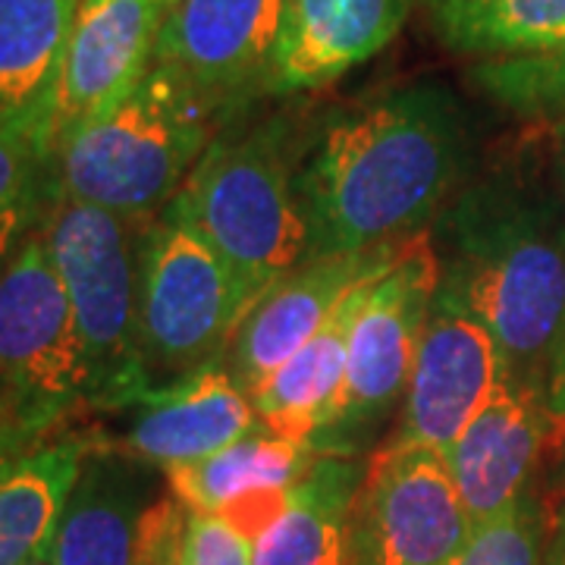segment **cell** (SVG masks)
Masks as SVG:
<instances>
[{
	"mask_svg": "<svg viewBox=\"0 0 565 565\" xmlns=\"http://www.w3.org/2000/svg\"><path fill=\"white\" fill-rule=\"evenodd\" d=\"M468 129L440 82H418L333 114L299 170L308 258L399 245L462 192Z\"/></svg>",
	"mask_w": 565,
	"mask_h": 565,
	"instance_id": "obj_1",
	"label": "cell"
},
{
	"mask_svg": "<svg viewBox=\"0 0 565 565\" xmlns=\"http://www.w3.org/2000/svg\"><path fill=\"white\" fill-rule=\"evenodd\" d=\"M434 252L440 292L493 333L512 374L550 359L565 327V248L525 199L500 180L468 185L437 217Z\"/></svg>",
	"mask_w": 565,
	"mask_h": 565,
	"instance_id": "obj_2",
	"label": "cell"
},
{
	"mask_svg": "<svg viewBox=\"0 0 565 565\" xmlns=\"http://www.w3.org/2000/svg\"><path fill=\"white\" fill-rule=\"evenodd\" d=\"M233 120L211 139L163 211L202 233L255 305L282 274L308 262L299 192L308 148L282 114L262 122Z\"/></svg>",
	"mask_w": 565,
	"mask_h": 565,
	"instance_id": "obj_3",
	"label": "cell"
},
{
	"mask_svg": "<svg viewBox=\"0 0 565 565\" xmlns=\"http://www.w3.org/2000/svg\"><path fill=\"white\" fill-rule=\"evenodd\" d=\"M230 117L163 63L107 117L85 122L47 161L51 192L122 221L151 223L177 199L204 148Z\"/></svg>",
	"mask_w": 565,
	"mask_h": 565,
	"instance_id": "obj_4",
	"label": "cell"
},
{
	"mask_svg": "<svg viewBox=\"0 0 565 565\" xmlns=\"http://www.w3.org/2000/svg\"><path fill=\"white\" fill-rule=\"evenodd\" d=\"M95 408L92 367L41 226L0 267V422L17 452Z\"/></svg>",
	"mask_w": 565,
	"mask_h": 565,
	"instance_id": "obj_5",
	"label": "cell"
},
{
	"mask_svg": "<svg viewBox=\"0 0 565 565\" xmlns=\"http://www.w3.org/2000/svg\"><path fill=\"white\" fill-rule=\"evenodd\" d=\"M248 308L236 274L173 211L141 230L136 352L148 393L226 364Z\"/></svg>",
	"mask_w": 565,
	"mask_h": 565,
	"instance_id": "obj_6",
	"label": "cell"
},
{
	"mask_svg": "<svg viewBox=\"0 0 565 565\" xmlns=\"http://www.w3.org/2000/svg\"><path fill=\"white\" fill-rule=\"evenodd\" d=\"M145 226L57 192L41 217V239L70 296L92 367L95 408H136L148 396L136 352Z\"/></svg>",
	"mask_w": 565,
	"mask_h": 565,
	"instance_id": "obj_7",
	"label": "cell"
},
{
	"mask_svg": "<svg viewBox=\"0 0 565 565\" xmlns=\"http://www.w3.org/2000/svg\"><path fill=\"white\" fill-rule=\"evenodd\" d=\"M440 286V262L430 233L399 245L396 258L367 286L349 333V364L340 403L315 440V456L355 459L408 390L424 323Z\"/></svg>",
	"mask_w": 565,
	"mask_h": 565,
	"instance_id": "obj_8",
	"label": "cell"
},
{
	"mask_svg": "<svg viewBox=\"0 0 565 565\" xmlns=\"http://www.w3.org/2000/svg\"><path fill=\"white\" fill-rule=\"evenodd\" d=\"M468 531L444 456L384 446L349 509L343 565H449Z\"/></svg>",
	"mask_w": 565,
	"mask_h": 565,
	"instance_id": "obj_9",
	"label": "cell"
},
{
	"mask_svg": "<svg viewBox=\"0 0 565 565\" xmlns=\"http://www.w3.org/2000/svg\"><path fill=\"white\" fill-rule=\"evenodd\" d=\"M509 374V362L493 333L437 286L405 390L403 418L386 446L430 449L446 459Z\"/></svg>",
	"mask_w": 565,
	"mask_h": 565,
	"instance_id": "obj_10",
	"label": "cell"
},
{
	"mask_svg": "<svg viewBox=\"0 0 565 565\" xmlns=\"http://www.w3.org/2000/svg\"><path fill=\"white\" fill-rule=\"evenodd\" d=\"M286 0H177L163 10L154 63L192 82L233 120L267 92Z\"/></svg>",
	"mask_w": 565,
	"mask_h": 565,
	"instance_id": "obj_11",
	"label": "cell"
},
{
	"mask_svg": "<svg viewBox=\"0 0 565 565\" xmlns=\"http://www.w3.org/2000/svg\"><path fill=\"white\" fill-rule=\"evenodd\" d=\"M399 245L359 255L308 258L296 270L282 274L248 308L226 355V371L245 396L255 399V393L330 321L345 296L393 262Z\"/></svg>",
	"mask_w": 565,
	"mask_h": 565,
	"instance_id": "obj_12",
	"label": "cell"
},
{
	"mask_svg": "<svg viewBox=\"0 0 565 565\" xmlns=\"http://www.w3.org/2000/svg\"><path fill=\"white\" fill-rule=\"evenodd\" d=\"M158 0H79L51 122V154L70 132L107 117L154 63Z\"/></svg>",
	"mask_w": 565,
	"mask_h": 565,
	"instance_id": "obj_13",
	"label": "cell"
},
{
	"mask_svg": "<svg viewBox=\"0 0 565 565\" xmlns=\"http://www.w3.org/2000/svg\"><path fill=\"white\" fill-rule=\"evenodd\" d=\"M550 422L556 418L546 403L519 374H509L493 390L446 456L468 527L484 525L525 497Z\"/></svg>",
	"mask_w": 565,
	"mask_h": 565,
	"instance_id": "obj_14",
	"label": "cell"
},
{
	"mask_svg": "<svg viewBox=\"0 0 565 565\" xmlns=\"http://www.w3.org/2000/svg\"><path fill=\"white\" fill-rule=\"evenodd\" d=\"M408 0H286L267 92H311L381 54L399 35Z\"/></svg>",
	"mask_w": 565,
	"mask_h": 565,
	"instance_id": "obj_15",
	"label": "cell"
},
{
	"mask_svg": "<svg viewBox=\"0 0 565 565\" xmlns=\"http://www.w3.org/2000/svg\"><path fill=\"white\" fill-rule=\"evenodd\" d=\"M154 500L148 462L92 440L51 541L57 565H136Z\"/></svg>",
	"mask_w": 565,
	"mask_h": 565,
	"instance_id": "obj_16",
	"label": "cell"
},
{
	"mask_svg": "<svg viewBox=\"0 0 565 565\" xmlns=\"http://www.w3.org/2000/svg\"><path fill=\"white\" fill-rule=\"evenodd\" d=\"M258 427L255 405L230 377L226 364H211L180 384L148 393L129 424L122 452L141 462H199L223 446L236 444Z\"/></svg>",
	"mask_w": 565,
	"mask_h": 565,
	"instance_id": "obj_17",
	"label": "cell"
},
{
	"mask_svg": "<svg viewBox=\"0 0 565 565\" xmlns=\"http://www.w3.org/2000/svg\"><path fill=\"white\" fill-rule=\"evenodd\" d=\"M79 0H0V129L51 161V122Z\"/></svg>",
	"mask_w": 565,
	"mask_h": 565,
	"instance_id": "obj_18",
	"label": "cell"
},
{
	"mask_svg": "<svg viewBox=\"0 0 565 565\" xmlns=\"http://www.w3.org/2000/svg\"><path fill=\"white\" fill-rule=\"evenodd\" d=\"M384 270H377L367 280L359 282L340 302V308L330 315V321L323 323L321 330L255 393L252 405H255V415L264 427H270L274 434H280L286 440L305 446V449L315 446L323 427L333 418L340 393H343L352 323L362 311L367 286Z\"/></svg>",
	"mask_w": 565,
	"mask_h": 565,
	"instance_id": "obj_19",
	"label": "cell"
},
{
	"mask_svg": "<svg viewBox=\"0 0 565 565\" xmlns=\"http://www.w3.org/2000/svg\"><path fill=\"white\" fill-rule=\"evenodd\" d=\"M362 478L355 459H315L289 487L280 515L258 534L252 565H343L345 522Z\"/></svg>",
	"mask_w": 565,
	"mask_h": 565,
	"instance_id": "obj_20",
	"label": "cell"
},
{
	"mask_svg": "<svg viewBox=\"0 0 565 565\" xmlns=\"http://www.w3.org/2000/svg\"><path fill=\"white\" fill-rule=\"evenodd\" d=\"M92 437H54L0 462V565H25L54 541Z\"/></svg>",
	"mask_w": 565,
	"mask_h": 565,
	"instance_id": "obj_21",
	"label": "cell"
},
{
	"mask_svg": "<svg viewBox=\"0 0 565 565\" xmlns=\"http://www.w3.org/2000/svg\"><path fill=\"white\" fill-rule=\"evenodd\" d=\"M318 456L305 446L274 434L270 427H252L236 444L223 446L199 462L163 468L170 493L189 512H223L248 497L289 490L311 468Z\"/></svg>",
	"mask_w": 565,
	"mask_h": 565,
	"instance_id": "obj_22",
	"label": "cell"
},
{
	"mask_svg": "<svg viewBox=\"0 0 565 565\" xmlns=\"http://www.w3.org/2000/svg\"><path fill=\"white\" fill-rule=\"evenodd\" d=\"M449 44L475 54H531L565 47V0H490Z\"/></svg>",
	"mask_w": 565,
	"mask_h": 565,
	"instance_id": "obj_23",
	"label": "cell"
},
{
	"mask_svg": "<svg viewBox=\"0 0 565 565\" xmlns=\"http://www.w3.org/2000/svg\"><path fill=\"white\" fill-rule=\"evenodd\" d=\"M47 202V158L29 136L0 129V267L39 230Z\"/></svg>",
	"mask_w": 565,
	"mask_h": 565,
	"instance_id": "obj_24",
	"label": "cell"
},
{
	"mask_svg": "<svg viewBox=\"0 0 565 565\" xmlns=\"http://www.w3.org/2000/svg\"><path fill=\"white\" fill-rule=\"evenodd\" d=\"M541 544L544 512L541 503L525 493L497 519L471 527L449 565H541Z\"/></svg>",
	"mask_w": 565,
	"mask_h": 565,
	"instance_id": "obj_25",
	"label": "cell"
},
{
	"mask_svg": "<svg viewBox=\"0 0 565 565\" xmlns=\"http://www.w3.org/2000/svg\"><path fill=\"white\" fill-rule=\"evenodd\" d=\"M478 82L497 102L515 110L565 107V47L487 63L478 70Z\"/></svg>",
	"mask_w": 565,
	"mask_h": 565,
	"instance_id": "obj_26",
	"label": "cell"
},
{
	"mask_svg": "<svg viewBox=\"0 0 565 565\" xmlns=\"http://www.w3.org/2000/svg\"><path fill=\"white\" fill-rule=\"evenodd\" d=\"M255 541L214 512H189L182 565H252Z\"/></svg>",
	"mask_w": 565,
	"mask_h": 565,
	"instance_id": "obj_27",
	"label": "cell"
},
{
	"mask_svg": "<svg viewBox=\"0 0 565 565\" xmlns=\"http://www.w3.org/2000/svg\"><path fill=\"white\" fill-rule=\"evenodd\" d=\"M424 10L430 13L434 25L440 29V35L449 39L462 22H468L481 7H487L490 0H422Z\"/></svg>",
	"mask_w": 565,
	"mask_h": 565,
	"instance_id": "obj_28",
	"label": "cell"
},
{
	"mask_svg": "<svg viewBox=\"0 0 565 565\" xmlns=\"http://www.w3.org/2000/svg\"><path fill=\"white\" fill-rule=\"evenodd\" d=\"M544 403L550 408V415L565 424V327L563 333H559V340H556V345H553V352H550Z\"/></svg>",
	"mask_w": 565,
	"mask_h": 565,
	"instance_id": "obj_29",
	"label": "cell"
},
{
	"mask_svg": "<svg viewBox=\"0 0 565 565\" xmlns=\"http://www.w3.org/2000/svg\"><path fill=\"white\" fill-rule=\"evenodd\" d=\"M13 456H22V452H17V449L10 446L7 430H3V422H0V462H7V459H13Z\"/></svg>",
	"mask_w": 565,
	"mask_h": 565,
	"instance_id": "obj_30",
	"label": "cell"
},
{
	"mask_svg": "<svg viewBox=\"0 0 565 565\" xmlns=\"http://www.w3.org/2000/svg\"><path fill=\"white\" fill-rule=\"evenodd\" d=\"M25 565H57V563H54V556H51V546H47V550H41L39 556H32V559H29Z\"/></svg>",
	"mask_w": 565,
	"mask_h": 565,
	"instance_id": "obj_31",
	"label": "cell"
},
{
	"mask_svg": "<svg viewBox=\"0 0 565 565\" xmlns=\"http://www.w3.org/2000/svg\"><path fill=\"white\" fill-rule=\"evenodd\" d=\"M550 565H565V546H553V559Z\"/></svg>",
	"mask_w": 565,
	"mask_h": 565,
	"instance_id": "obj_32",
	"label": "cell"
},
{
	"mask_svg": "<svg viewBox=\"0 0 565 565\" xmlns=\"http://www.w3.org/2000/svg\"><path fill=\"white\" fill-rule=\"evenodd\" d=\"M556 546H565V505H563V522H559V541Z\"/></svg>",
	"mask_w": 565,
	"mask_h": 565,
	"instance_id": "obj_33",
	"label": "cell"
},
{
	"mask_svg": "<svg viewBox=\"0 0 565 565\" xmlns=\"http://www.w3.org/2000/svg\"><path fill=\"white\" fill-rule=\"evenodd\" d=\"M158 3H161L163 10H167V7H170V3H177V0H158Z\"/></svg>",
	"mask_w": 565,
	"mask_h": 565,
	"instance_id": "obj_34",
	"label": "cell"
},
{
	"mask_svg": "<svg viewBox=\"0 0 565 565\" xmlns=\"http://www.w3.org/2000/svg\"><path fill=\"white\" fill-rule=\"evenodd\" d=\"M563 180H565V163H563Z\"/></svg>",
	"mask_w": 565,
	"mask_h": 565,
	"instance_id": "obj_35",
	"label": "cell"
}]
</instances>
